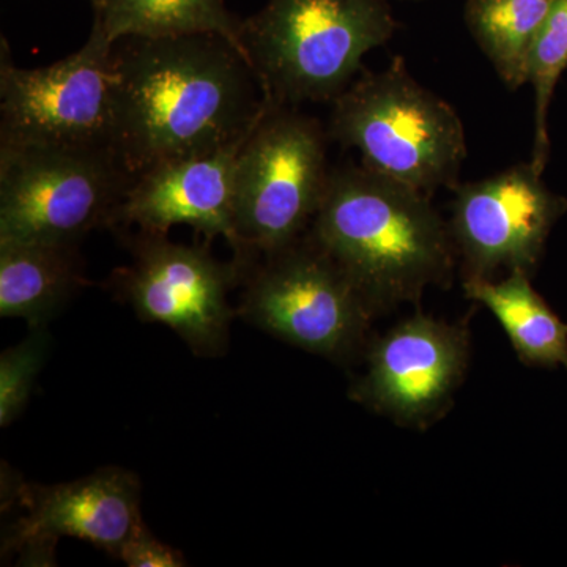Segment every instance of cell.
<instances>
[{
    "mask_svg": "<svg viewBox=\"0 0 567 567\" xmlns=\"http://www.w3.org/2000/svg\"><path fill=\"white\" fill-rule=\"evenodd\" d=\"M112 69L114 152L132 178L244 141L267 106L245 55L210 33L118 40Z\"/></svg>",
    "mask_w": 567,
    "mask_h": 567,
    "instance_id": "1",
    "label": "cell"
},
{
    "mask_svg": "<svg viewBox=\"0 0 567 567\" xmlns=\"http://www.w3.org/2000/svg\"><path fill=\"white\" fill-rule=\"evenodd\" d=\"M308 234L374 315L451 281L456 246L431 196L347 164L331 169Z\"/></svg>",
    "mask_w": 567,
    "mask_h": 567,
    "instance_id": "2",
    "label": "cell"
},
{
    "mask_svg": "<svg viewBox=\"0 0 567 567\" xmlns=\"http://www.w3.org/2000/svg\"><path fill=\"white\" fill-rule=\"evenodd\" d=\"M398 25L388 0H268L241 44L267 102L297 107L338 99Z\"/></svg>",
    "mask_w": 567,
    "mask_h": 567,
    "instance_id": "3",
    "label": "cell"
},
{
    "mask_svg": "<svg viewBox=\"0 0 567 567\" xmlns=\"http://www.w3.org/2000/svg\"><path fill=\"white\" fill-rule=\"evenodd\" d=\"M331 103L328 137L360 152L365 169L427 196L457 185L464 123L409 73L404 59L398 55L379 73L365 71Z\"/></svg>",
    "mask_w": 567,
    "mask_h": 567,
    "instance_id": "4",
    "label": "cell"
},
{
    "mask_svg": "<svg viewBox=\"0 0 567 567\" xmlns=\"http://www.w3.org/2000/svg\"><path fill=\"white\" fill-rule=\"evenodd\" d=\"M328 133L293 106L267 102L235 163V260L246 268L311 227L331 169Z\"/></svg>",
    "mask_w": 567,
    "mask_h": 567,
    "instance_id": "5",
    "label": "cell"
},
{
    "mask_svg": "<svg viewBox=\"0 0 567 567\" xmlns=\"http://www.w3.org/2000/svg\"><path fill=\"white\" fill-rule=\"evenodd\" d=\"M238 316L306 352L349 360L365 346L374 311L306 233L246 268Z\"/></svg>",
    "mask_w": 567,
    "mask_h": 567,
    "instance_id": "6",
    "label": "cell"
},
{
    "mask_svg": "<svg viewBox=\"0 0 567 567\" xmlns=\"http://www.w3.org/2000/svg\"><path fill=\"white\" fill-rule=\"evenodd\" d=\"M112 48L92 29L80 51L43 69H20L2 40L0 147L114 153Z\"/></svg>",
    "mask_w": 567,
    "mask_h": 567,
    "instance_id": "7",
    "label": "cell"
},
{
    "mask_svg": "<svg viewBox=\"0 0 567 567\" xmlns=\"http://www.w3.org/2000/svg\"><path fill=\"white\" fill-rule=\"evenodd\" d=\"M132 181L114 153L0 147V240L78 245L114 224Z\"/></svg>",
    "mask_w": 567,
    "mask_h": 567,
    "instance_id": "8",
    "label": "cell"
},
{
    "mask_svg": "<svg viewBox=\"0 0 567 567\" xmlns=\"http://www.w3.org/2000/svg\"><path fill=\"white\" fill-rule=\"evenodd\" d=\"M132 252V264L115 271L114 286L142 322L171 328L200 357L223 354L235 317L227 295L244 279V267L167 235L140 233Z\"/></svg>",
    "mask_w": 567,
    "mask_h": 567,
    "instance_id": "9",
    "label": "cell"
},
{
    "mask_svg": "<svg viewBox=\"0 0 567 567\" xmlns=\"http://www.w3.org/2000/svg\"><path fill=\"white\" fill-rule=\"evenodd\" d=\"M532 163L516 164L480 182L454 186L450 230L464 262V279L496 271L535 274L565 197L551 193Z\"/></svg>",
    "mask_w": 567,
    "mask_h": 567,
    "instance_id": "10",
    "label": "cell"
},
{
    "mask_svg": "<svg viewBox=\"0 0 567 567\" xmlns=\"http://www.w3.org/2000/svg\"><path fill=\"white\" fill-rule=\"evenodd\" d=\"M470 357L468 330L416 315L368 346L350 399L394 423L425 429L450 410Z\"/></svg>",
    "mask_w": 567,
    "mask_h": 567,
    "instance_id": "11",
    "label": "cell"
},
{
    "mask_svg": "<svg viewBox=\"0 0 567 567\" xmlns=\"http://www.w3.org/2000/svg\"><path fill=\"white\" fill-rule=\"evenodd\" d=\"M245 140L167 159L136 175L112 226L167 235L171 227L186 224L208 238H226L234 249L235 163Z\"/></svg>",
    "mask_w": 567,
    "mask_h": 567,
    "instance_id": "12",
    "label": "cell"
},
{
    "mask_svg": "<svg viewBox=\"0 0 567 567\" xmlns=\"http://www.w3.org/2000/svg\"><path fill=\"white\" fill-rule=\"evenodd\" d=\"M24 505L28 513L14 524L7 547L43 557L61 537H74L115 558L142 524L140 480L117 466L71 483L29 487Z\"/></svg>",
    "mask_w": 567,
    "mask_h": 567,
    "instance_id": "13",
    "label": "cell"
},
{
    "mask_svg": "<svg viewBox=\"0 0 567 567\" xmlns=\"http://www.w3.org/2000/svg\"><path fill=\"white\" fill-rule=\"evenodd\" d=\"M76 248L0 240V316L47 324L85 284Z\"/></svg>",
    "mask_w": 567,
    "mask_h": 567,
    "instance_id": "14",
    "label": "cell"
},
{
    "mask_svg": "<svg viewBox=\"0 0 567 567\" xmlns=\"http://www.w3.org/2000/svg\"><path fill=\"white\" fill-rule=\"evenodd\" d=\"M529 278L516 271L502 281L464 279V290L496 317L522 363L567 369V324L533 289Z\"/></svg>",
    "mask_w": 567,
    "mask_h": 567,
    "instance_id": "15",
    "label": "cell"
},
{
    "mask_svg": "<svg viewBox=\"0 0 567 567\" xmlns=\"http://www.w3.org/2000/svg\"><path fill=\"white\" fill-rule=\"evenodd\" d=\"M92 3L95 9L93 29L110 44L123 39L210 33L230 41L245 55L244 21H238L226 9L224 0H93Z\"/></svg>",
    "mask_w": 567,
    "mask_h": 567,
    "instance_id": "16",
    "label": "cell"
},
{
    "mask_svg": "<svg viewBox=\"0 0 567 567\" xmlns=\"http://www.w3.org/2000/svg\"><path fill=\"white\" fill-rule=\"evenodd\" d=\"M554 0H466L473 40L509 91L529 82V62Z\"/></svg>",
    "mask_w": 567,
    "mask_h": 567,
    "instance_id": "17",
    "label": "cell"
},
{
    "mask_svg": "<svg viewBox=\"0 0 567 567\" xmlns=\"http://www.w3.org/2000/svg\"><path fill=\"white\" fill-rule=\"evenodd\" d=\"M567 69V0H554L546 22L540 29L532 62L529 82L535 87V144L532 163L544 173L547 166L550 140H548L547 115L559 78Z\"/></svg>",
    "mask_w": 567,
    "mask_h": 567,
    "instance_id": "18",
    "label": "cell"
},
{
    "mask_svg": "<svg viewBox=\"0 0 567 567\" xmlns=\"http://www.w3.org/2000/svg\"><path fill=\"white\" fill-rule=\"evenodd\" d=\"M48 349L47 330L32 327L31 334L20 344L0 354V425L9 427L24 412L31 399L33 383L43 365Z\"/></svg>",
    "mask_w": 567,
    "mask_h": 567,
    "instance_id": "19",
    "label": "cell"
},
{
    "mask_svg": "<svg viewBox=\"0 0 567 567\" xmlns=\"http://www.w3.org/2000/svg\"><path fill=\"white\" fill-rule=\"evenodd\" d=\"M115 558L121 559L123 565L128 567L186 566L185 558H183L181 551L156 539L144 522L123 543Z\"/></svg>",
    "mask_w": 567,
    "mask_h": 567,
    "instance_id": "20",
    "label": "cell"
},
{
    "mask_svg": "<svg viewBox=\"0 0 567 567\" xmlns=\"http://www.w3.org/2000/svg\"><path fill=\"white\" fill-rule=\"evenodd\" d=\"M92 2H93V0H92Z\"/></svg>",
    "mask_w": 567,
    "mask_h": 567,
    "instance_id": "21",
    "label": "cell"
}]
</instances>
